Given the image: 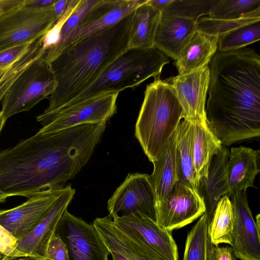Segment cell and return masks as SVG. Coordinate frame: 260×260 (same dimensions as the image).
Masks as SVG:
<instances>
[{
	"instance_id": "26",
	"label": "cell",
	"mask_w": 260,
	"mask_h": 260,
	"mask_svg": "<svg viewBox=\"0 0 260 260\" xmlns=\"http://www.w3.org/2000/svg\"><path fill=\"white\" fill-rule=\"evenodd\" d=\"M192 122L183 119L177 128L176 157L178 182L197 191L199 179L193 165L192 150Z\"/></svg>"
},
{
	"instance_id": "43",
	"label": "cell",
	"mask_w": 260,
	"mask_h": 260,
	"mask_svg": "<svg viewBox=\"0 0 260 260\" xmlns=\"http://www.w3.org/2000/svg\"><path fill=\"white\" fill-rule=\"evenodd\" d=\"M107 247L109 251L110 254L112 256L113 260H129L122 253H120L116 249L110 247Z\"/></svg>"
},
{
	"instance_id": "14",
	"label": "cell",
	"mask_w": 260,
	"mask_h": 260,
	"mask_svg": "<svg viewBox=\"0 0 260 260\" xmlns=\"http://www.w3.org/2000/svg\"><path fill=\"white\" fill-rule=\"evenodd\" d=\"M75 194V190L67 185L46 215L29 234L17 241L15 248L6 256L45 257L48 244Z\"/></svg>"
},
{
	"instance_id": "34",
	"label": "cell",
	"mask_w": 260,
	"mask_h": 260,
	"mask_svg": "<svg viewBox=\"0 0 260 260\" xmlns=\"http://www.w3.org/2000/svg\"><path fill=\"white\" fill-rule=\"evenodd\" d=\"M34 41L1 50L0 71L5 70L16 61L30 48Z\"/></svg>"
},
{
	"instance_id": "38",
	"label": "cell",
	"mask_w": 260,
	"mask_h": 260,
	"mask_svg": "<svg viewBox=\"0 0 260 260\" xmlns=\"http://www.w3.org/2000/svg\"><path fill=\"white\" fill-rule=\"evenodd\" d=\"M57 0H24V5L27 7L43 9L53 6Z\"/></svg>"
},
{
	"instance_id": "13",
	"label": "cell",
	"mask_w": 260,
	"mask_h": 260,
	"mask_svg": "<svg viewBox=\"0 0 260 260\" xmlns=\"http://www.w3.org/2000/svg\"><path fill=\"white\" fill-rule=\"evenodd\" d=\"M205 210L204 201L198 191L177 182L166 199L156 202V222L172 232L192 222L205 213Z\"/></svg>"
},
{
	"instance_id": "15",
	"label": "cell",
	"mask_w": 260,
	"mask_h": 260,
	"mask_svg": "<svg viewBox=\"0 0 260 260\" xmlns=\"http://www.w3.org/2000/svg\"><path fill=\"white\" fill-rule=\"evenodd\" d=\"M64 189L45 190L17 207L0 210V224L17 241L22 239L46 215Z\"/></svg>"
},
{
	"instance_id": "22",
	"label": "cell",
	"mask_w": 260,
	"mask_h": 260,
	"mask_svg": "<svg viewBox=\"0 0 260 260\" xmlns=\"http://www.w3.org/2000/svg\"><path fill=\"white\" fill-rule=\"evenodd\" d=\"M217 37L196 30L175 60L178 75L187 74L208 64L217 51Z\"/></svg>"
},
{
	"instance_id": "45",
	"label": "cell",
	"mask_w": 260,
	"mask_h": 260,
	"mask_svg": "<svg viewBox=\"0 0 260 260\" xmlns=\"http://www.w3.org/2000/svg\"><path fill=\"white\" fill-rule=\"evenodd\" d=\"M9 197L0 191V203H4Z\"/></svg>"
},
{
	"instance_id": "17",
	"label": "cell",
	"mask_w": 260,
	"mask_h": 260,
	"mask_svg": "<svg viewBox=\"0 0 260 260\" xmlns=\"http://www.w3.org/2000/svg\"><path fill=\"white\" fill-rule=\"evenodd\" d=\"M229 198L234 211L233 252L241 260H260V230L249 207L246 191L234 192Z\"/></svg>"
},
{
	"instance_id": "20",
	"label": "cell",
	"mask_w": 260,
	"mask_h": 260,
	"mask_svg": "<svg viewBox=\"0 0 260 260\" xmlns=\"http://www.w3.org/2000/svg\"><path fill=\"white\" fill-rule=\"evenodd\" d=\"M259 150L242 146L231 148L226 165L231 194L253 186L259 172Z\"/></svg>"
},
{
	"instance_id": "18",
	"label": "cell",
	"mask_w": 260,
	"mask_h": 260,
	"mask_svg": "<svg viewBox=\"0 0 260 260\" xmlns=\"http://www.w3.org/2000/svg\"><path fill=\"white\" fill-rule=\"evenodd\" d=\"M229 153V150L222 145L211 160L207 177L199 180L197 191L205 206L208 225L219 200L231 195L226 172Z\"/></svg>"
},
{
	"instance_id": "5",
	"label": "cell",
	"mask_w": 260,
	"mask_h": 260,
	"mask_svg": "<svg viewBox=\"0 0 260 260\" xmlns=\"http://www.w3.org/2000/svg\"><path fill=\"white\" fill-rule=\"evenodd\" d=\"M169 62L168 57L155 47L127 48L91 85L65 106L93 97L119 93L128 88L134 89L150 77L160 76L163 67Z\"/></svg>"
},
{
	"instance_id": "4",
	"label": "cell",
	"mask_w": 260,
	"mask_h": 260,
	"mask_svg": "<svg viewBox=\"0 0 260 260\" xmlns=\"http://www.w3.org/2000/svg\"><path fill=\"white\" fill-rule=\"evenodd\" d=\"M183 119V111L168 79L160 76L146 86L135 136L149 161L156 160Z\"/></svg>"
},
{
	"instance_id": "6",
	"label": "cell",
	"mask_w": 260,
	"mask_h": 260,
	"mask_svg": "<svg viewBox=\"0 0 260 260\" xmlns=\"http://www.w3.org/2000/svg\"><path fill=\"white\" fill-rule=\"evenodd\" d=\"M55 86L51 67L43 56L13 84L3 96L1 111L5 119L29 111L42 100L48 98Z\"/></svg>"
},
{
	"instance_id": "3",
	"label": "cell",
	"mask_w": 260,
	"mask_h": 260,
	"mask_svg": "<svg viewBox=\"0 0 260 260\" xmlns=\"http://www.w3.org/2000/svg\"><path fill=\"white\" fill-rule=\"evenodd\" d=\"M131 13L113 26L67 47L49 64L56 86L43 113L65 106L128 48Z\"/></svg>"
},
{
	"instance_id": "11",
	"label": "cell",
	"mask_w": 260,
	"mask_h": 260,
	"mask_svg": "<svg viewBox=\"0 0 260 260\" xmlns=\"http://www.w3.org/2000/svg\"><path fill=\"white\" fill-rule=\"evenodd\" d=\"M114 224L146 248L157 260H178V248L171 232L139 213L112 218Z\"/></svg>"
},
{
	"instance_id": "10",
	"label": "cell",
	"mask_w": 260,
	"mask_h": 260,
	"mask_svg": "<svg viewBox=\"0 0 260 260\" xmlns=\"http://www.w3.org/2000/svg\"><path fill=\"white\" fill-rule=\"evenodd\" d=\"M55 233L65 244L69 260H108L109 251L93 223L67 210Z\"/></svg>"
},
{
	"instance_id": "36",
	"label": "cell",
	"mask_w": 260,
	"mask_h": 260,
	"mask_svg": "<svg viewBox=\"0 0 260 260\" xmlns=\"http://www.w3.org/2000/svg\"><path fill=\"white\" fill-rule=\"evenodd\" d=\"M232 247H218L213 245L210 240L208 244L207 260H236Z\"/></svg>"
},
{
	"instance_id": "37",
	"label": "cell",
	"mask_w": 260,
	"mask_h": 260,
	"mask_svg": "<svg viewBox=\"0 0 260 260\" xmlns=\"http://www.w3.org/2000/svg\"><path fill=\"white\" fill-rule=\"evenodd\" d=\"M17 239L0 224V256H8L15 248Z\"/></svg>"
},
{
	"instance_id": "19",
	"label": "cell",
	"mask_w": 260,
	"mask_h": 260,
	"mask_svg": "<svg viewBox=\"0 0 260 260\" xmlns=\"http://www.w3.org/2000/svg\"><path fill=\"white\" fill-rule=\"evenodd\" d=\"M198 21L161 15L154 47L176 60L196 31Z\"/></svg>"
},
{
	"instance_id": "2",
	"label": "cell",
	"mask_w": 260,
	"mask_h": 260,
	"mask_svg": "<svg viewBox=\"0 0 260 260\" xmlns=\"http://www.w3.org/2000/svg\"><path fill=\"white\" fill-rule=\"evenodd\" d=\"M208 126L223 146L260 135V56L250 48L217 50L210 61Z\"/></svg>"
},
{
	"instance_id": "44",
	"label": "cell",
	"mask_w": 260,
	"mask_h": 260,
	"mask_svg": "<svg viewBox=\"0 0 260 260\" xmlns=\"http://www.w3.org/2000/svg\"><path fill=\"white\" fill-rule=\"evenodd\" d=\"M6 120H7L5 119L2 112L0 111V133L6 123Z\"/></svg>"
},
{
	"instance_id": "28",
	"label": "cell",
	"mask_w": 260,
	"mask_h": 260,
	"mask_svg": "<svg viewBox=\"0 0 260 260\" xmlns=\"http://www.w3.org/2000/svg\"><path fill=\"white\" fill-rule=\"evenodd\" d=\"M41 37L35 40L30 48L16 61L0 71V103L13 84L37 60L44 55Z\"/></svg>"
},
{
	"instance_id": "39",
	"label": "cell",
	"mask_w": 260,
	"mask_h": 260,
	"mask_svg": "<svg viewBox=\"0 0 260 260\" xmlns=\"http://www.w3.org/2000/svg\"><path fill=\"white\" fill-rule=\"evenodd\" d=\"M70 0H57L53 5L52 8L57 20L65 13Z\"/></svg>"
},
{
	"instance_id": "7",
	"label": "cell",
	"mask_w": 260,
	"mask_h": 260,
	"mask_svg": "<svg viewBox=\"0 0 260 260\" xmlns=\"http://www.w3.org/2000/svg\"><path fill=\"white\" fill-rule=\"evenodd\" d=\"M118 93H109L90 98L64 106L55 111L42 113L37 120L44 133L60 131L83 124H101L116 113Z\"/></svg>"
},
{
	"instance_id": "29",
	"label": "cell",
	"mask_w": 260,
	"mask_h": 260,
	"mask_svg": "<svg viewBox=\"0 0 260 260\" xmlns=\"http://www.w3.org/2000/svg\"><path fill=\"white\" fill-rule=\"evenodd\" d=\"M259 21L260 8L237 19H217L208 16L201 17L197 22L196 30L218 38L242 26Z\"/></svg>"
},
{
	"instance_id": "41",
	"label": "cell",
	"mask_w": 260,
	"mask_h": 260,
	"mask_svg": "<svg viewBox=\"0 0 260 260\" xmlns=\"http://www.w3.org/2000/svg\"><path fill=\"white\" fill-rule=\"evenodd\" d=\"M173 1V0H147V3L161 14Z\"/></svg>"
},
{
	"instance_id": "8",
	"label": "cell",
	"mask_w": 260,
	"mask_h": 260,
	"mask_svg": "<svg viewBox=\"0 0 260 260\" xmlns=\"http://www.w3.org/2000/svg\"><path fill=\"white\" fill-rule=\"evenodd\" d=\"M147 1L98 0L76 27L45 52L44 59L49 64L67 47L113 26Z\"/></svg>"
},
{
	"instance_id": "12",
	"label": "cell",
	"mask_w": 260,
	"mask_h": 260,
	"mask_svg": "<svg viewBox=\"0 0 260 260\" xmlns=\"http://www.w3.org/2000/svg\"><path fill=\"white\" fill-rule=\"evenodd\" d=\"M156 198L149 175L129 173L107 202L109 216L139 213L156 222Z\"/></svg>"
},
{
	"instance_id": "33",
	"label": "cell",
	"mask_w": 260,
	"mask_h": 260,
	"mask_svg": "<svg viewBox=\"0 0 260 260\" xmlns=\"http://www.w3.org/2000/svg\"><path fill=\"white\" fill-rule=\"evenodd\" d=\"M260 8V0H216L208 17L217 19H237Z\"/></svg>"
},
{
	"instance_id": "23",
	"label": "cell",
	"mask_w": 260,
	"mask_h": 260,
	"mask_svg": "<svg viewBox=\"0 0 260 260\" xmlns=\"http://www.w3.org/2000/svg\"><path fill=\"white\" fill-rule=\"evenodd\" d=\"M92 223L107 247L116 249L129 260H157L143 245L116 227L109 215L97 217Z\"/></svg>"
},
{
	"instance_id": "16",
	"label": "cell",
	"mask_w": 260,
	"mask_h": 260,
	"mask_svg": "<svg viewBox=\"0 0 260 260\" xmlns=\"http://www.w3.org/2000/svg\"><path fill=\"white\" fill-rule=\"evenodd\" d=\"M183 111V119L206 121L205 108L210 82L208 64L190 73L167 79Z\"/></svg>"
},
{
	"instance_id": "32",
	"label": "cell",
	"mask_w": 260,
	"mask_h": 260,
	"mask_svg": "<svg viewBox=\"0 0 260 260\" xmlns=\"http://www.w3.org/2000/svg\"><path fill=\"white\" fill-rule=\"evenodd\" d=\"M216 0H173L161 13L165 16L198 21L208 16Z\"/></svg>"
},
{
	"instance_id": "1",
	"label": "cell",
	"mask_w": 260,
	"mask_h": 260,
	"mask_svg": "<svg viewBox=\"0 0 260 260\" xmlns=\"http://www.w3.org/2000/svg\"><path fill=\"white\" fill-rule=\"evenodd\" d=\"M104 131L83 124L60 131L40 130L0 151V191L29 198L49 189L65 187L88 162Z\"/></svg>"
},
{
	"instance_id": "9",
	"label": "cell",
	"mask_w": 260,
	"mask_h": 260,
	"mask_svg": "<svg viewBox=\"0 0 260 260\" xmlns=\"http://www.w3.org/2000/svg\"><path fill=\"white\" fill-rule=\"evenodd\" d=\"M52 6L37 9L23 2L1 15L0 50L44 36L57 20Z\"/></svg>"
},
{
	"instance_id": "27",
	"label": "cell",
	"mask_w": 260,
	"mask_h": 260,
	"mask_svg": "<svg viewBox=\"0 0 260 260\" xmlns=\"http://www.w3.org/2000/svg\"><path fill=\"white\" fill-rule=\"evenodd\" d=\"M234 211L230 198L222 197L218 201L212 219L208 225V234L211 243L218 246L233 242Z\"/></svg>"
},
{
	"instance_id": "40",
	"label": "cell",
	"mask_w": 260,
	"mask_h": 260,
	"mask_svg": "<svg viewBox=\"0 0 260 260\" xmlns=\"http://www.w3.org/2000/svg\"><path fill=\"white\" fill-rule=\"evenodd\" d=\"M24 0H0V15L7 11L22 5Z\"/></svg>"
},
{
	"instance_id": "24",
	"label": "cell",
	"mask_w": 260,
	"mask_h": 260,
	"mask_svg": "<svg viewBox=\"0 0 260 260\" xmlns=\"http://www.w3.org/2000/svg\"><path fill=\"white\" fill-rule=\"evenodd\" d=\"M147 2L131 13L128 48L146 49L154 47V39L161 13Z\"/></svg>"
},
{
	"instance_id": "25",
	"label": "cell",
	"mask_w": 260,
	"mask_h": 260,
	"mask_svg": "<svg viewBox=\"0 0 260 260\" xmlns=\"http://www.w3.org/2000/svg\"><path fill=\"white\" fill-rule=\"evenodd\" d=\"M192 123L193 161L200 180L207 177L211 160L222 145L208 126L207 121Z\"/></svg>"
},
{
	"instance_id": "21",
	"label": "cell",
	"mask_w": 260,
	"mask_h": 260,
	"mask_svg": "<svg viewBox=\"0 0 260 260\" xmlns=\"http://www.w3.org/2000/svg\"><path fill=\"white\" fill-rule=\"evenodd\" d=\"M177 137V129L158 158L152 162L153 170L149 177L155 195L156 202L166 199L178 182L176 157Z\"/></svg>"
},
{
	"instance_id": "30",
	"label": "cell",
	"mask_w": 260,
	"mask_h": 260,
	"mask_svg": "<svg viewBox=\"0 0 260 260\" xmlns=\"http://www.w3.org/2000/svg\"><path fill=\"white\" fill-rule=\"evenodd\" d=\"M209 238L205 213L188 233L183 260H207Z\"/></svg>"
},
{
	"instance_id": "42",
	"label": "cell",
	"mask_w": 260,
	"mask_h": 260,
	"mask_svg": "<svg viewBox=\"0 0 260 260\" xmlns=\"http://www.w3.org/2000/svg\"><path fill=\"white\" fill-rule=\"evenodd\" d=\"M0 260H49L43 257L34 256H25L10 257L6 256H0Z\"/></svg>"
},
{
	"instance_id": "31",
	"label": "cell",
	"mask_w": 260,
	"mask_h": 260,
	"mask_svg": "<svg viewBox=\"0 0 260 260\" xmlns=\"http://www.w3.org/2000/svg\"><path fill=\"white\" fill-rule=\"evenodd\" d=\"M260 40V24L256 22L242 26L218 38V49L236 50Z\"/></svg>"
},
{
	"instance_id": "35",
	"label": "cell",
	"mask_w": 260,
	"mask_h": 260,
	"mask_svg": "<svg viewBox=\"0 0 260 260\" xmlns=\"http://www.w3.org/2000/svg\"><path fill=\"white\" fill-rule=\"evenodd\" d=\"M45 258L49 260H69L66 246L56 233L48 244Z\"/></svg>"
}]
</instances>
